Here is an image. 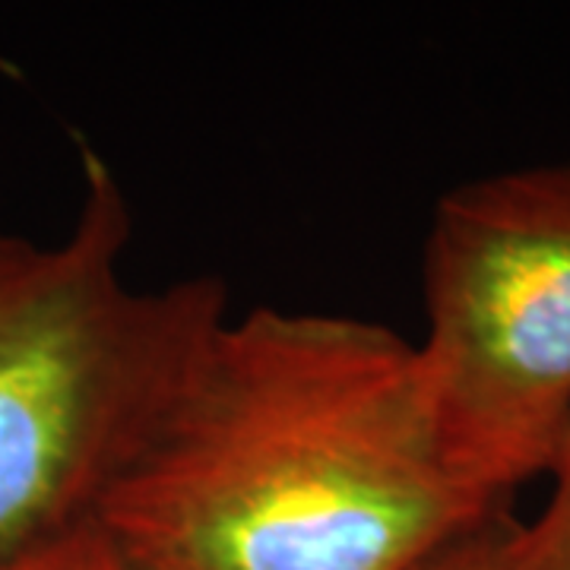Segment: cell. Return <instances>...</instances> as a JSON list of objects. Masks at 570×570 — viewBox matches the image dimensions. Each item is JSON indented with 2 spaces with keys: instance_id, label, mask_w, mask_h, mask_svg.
<instances>
[{
  "instance_id": "obj_1",
  "label": "cell",
  "mask_w": 570,
  "mask_h": 570,
  "mask_svg": "<svg viewBox=\"0 0 570 570\" xmlns=\"http://www.w3.org/2000/svg\"><path fill=\"white\" fill-rule=\"evenodd\" d=\"M501 510L450 463L415 343L254 307L213 333L96 523L134 570H422Z\"/></svg>"
},
{
  "instance_id": "obj_2",
  "label": "cell",
  "mask_w": 570,
  "mask_h": 570,
  "mask_svg": "<svg viewBox=\"0 0 570 570\" xmlns=\"http://www.w3.org/2000/svg\"><path fill=\"white\" fill-rule=\"evenodd\" d=\"M80 171L61 242L0 225V564L96 520L228 317L213 276L130 283L121 181L86 142Z\"/></svg>"
},
{
  "instance_id": "obj_3",
  "label": "cell",
  "mask_w": 570,
  "mask_h": 570,
  "mask_svg": "<svg viewBox=\"0 0 570 570\" xmlns=\"http://www.w3.org/2000/svg\"><path fill=\"white\" fill-rule=\"evenodd\" d=\"M419 348L450 463L491 501L542 475L570 422V163L441 197Z\"/></svg>"
},
{
  "instance_id": "obj_4",
  "label": "cell",
  "mask_w": 570,
  "mask_h": 570,
  "mask_svg": "<svg viewBox=\"0 0 570 570\" xmlns=\"http://www.w3.org/2000/svg\"><path fill=\"white\" fill-rule=\"evenodd\" d=\"M546 472L551 475L546 508L532 523L508 517L491 549V570H570V422Z\"/></svg>"
},
{
  "instance_id": "obj_5",
  "label": "cell",
  "mask_w": 570,
  "mask_h": 570,
  "mask_svg": "<svg viewBox=\"0 0 570 570\" xmlns=\"http://www.w3.org/2000/svg\"><path fill=\"white\" fill-rule=\"evenodd\" d=\"M0 570H134L96 520L55 535L39 549L0 564Z\"/></svg>"
},
{
  "instance_id": "obj_6",
  "label": "cell",
  "mask_w": 570,
  "mask_h": 570,
  "mask_svg": "<svg viewBox=\"0 0 570 570\" xmlns=\"http://www.w3.org/2000/svg\"><path fill=\"white\" fill-rule=\"evenodd\" d=\"M508 517L510 510H501L485 527H479L475 532H469L466 539L453 542L434 561H428L422 570H491V549H494V539H498L501 527L508 523Z\"/></svg>"
}]
</instances>
